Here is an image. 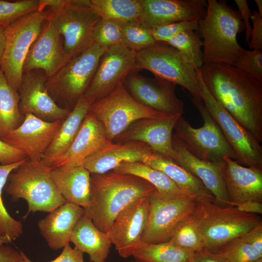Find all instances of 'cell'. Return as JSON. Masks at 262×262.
Wrapping results in <instances>:
<instances>
[{"instance_id": "6da1fadb", "label": "cell", "mask_w": 262, "mask_h": 262, "mask_svg": "<svg viewBox=\"0 0 262 262\" xmlns=\"http://www.w3.org/2000/svg\"><path fill=\"white\" fill-rule=\"evenodd\" d=\"M198 69L213 98L260 144L262 82L228 64H206Z\"/></svg>"}, {"instance_id": "7a4b0ae2", "label": "cell", "mask_w": 262, "mask_h": 262, "mask_svg": "<svg viewBox=\"0 0 262 262\" xmlns=\"http://www.w3.org/2000/svg\"><path fill=\"white\" fill-rule=\"evenodd\" d=\"M156 190L136 176L114 170L91 174V194L84 213L101 231L107 233L117 215L134 201Z\"/></svg>"}, {"instance_id": "3957f363", "label": "cell", "mask_w": 262, "mask_h": 262, "mask_svg": "<svg viewBox=\"0 0 262 262\" xmlns=\"http://www.w3.org/2000/svg\"><path fill=\"white\" fill-rule=\"evenodd\" d=\"M205 16L198 22L197 31L203 38V62L234 66L246 51L237 41L238 34L245 29L238 11L224 1L208 0Z\"/></svg>"}, {"instance_id": "277c9868", "label": "cell", "mask_w": 262, "mask_h": 262, "mask_svg": "<svg viewBox=\"0 0 262 262\" xmlns=\"http://www.w3.org/2000/svg\"><path fill=\"white\" fill-rule=\"evenodd\" d=\"M51 168L42 160L28 158L9 175L4 190L13 202L19 199L28 204L30 213H50L66 202L50 177Z\"/></svg>"}, {"instance_id": "5b68a950", "label": "cell", "mask_w": 262, "mask_h": 262, "mask_svg": "<svg viewBox=\"0 0 262 262\" xmlns=\"http://www.w3.org/2000/svg\"><path fill=\"white\" fill-rule=\"evenodd\" d=\"M193 216L203 239V249L214 252L240 238L262 221L257 214L236 207H221L213 201L198 199Z\"/></svg>"}, {"instance_id": "8992f818", "label": "cell", "mask_w": 262, "mask_h": 262, "mask_svg": "<svg viewBox=\"0 0 262 262\" xmlns=\"http://www.w3.org/2000/svg\"><path fill=\"white\" fill-rule=\"evenodd\" d=\"M44 10L46 20L63 37L69 61L94 43V29L101 18L90 7L89 0H60L57 7Z\"/></svg>"}, {"instance_id": "52a82bcc", "label": "cell", "mask_w": 262, "mask_h": 262, "mask_svg": "<svg viewBox=\"0 0 262 262\" xmlns=\"http://www.w3.org/2000/svg\"><path fill=\"white\" fill-rule=\"evenodd\" d=\"M193 103L203 120V125L195 128L182 115L177 120L172 138L191 155L210 162H220L226 158L236 160L233 149L200 98H192Z\"/></svg>"}, {"instance_id": "ba28073f", "label": "cell", "mask_w": 262, "mask_h": 262, "mask_svg": "<svg viewBox=\"0 0 262 262\" xmlns=\"http://www.w3.org/2000/svg\"><path fill=\"white\" fill-rule=\"evenodd\" d=\"M106 50L93 43L47 78L46 88L59 106L72 110L87 90Z\"/></svg>"}, {"instance_id": "9c48e42d", "label": "cell", "mask_w": 262, "mask_h": 262, "mask_svg": "<svg viewBox=\"0 0 262 262\" xmlns=\"http://www.w3.org/2000/svg\"><path fill=\"white\" fill-rule=\"evenodd\" d=\"M45 21L44 10H38L19 17L4 29L0 69L9 84L17 92L26 56Z\"/></svg>"}, {"instance_id": "30bf717a", "label": "cell", "mask_w": 262, "mask_h": 262, "mask_svg": "<svg viewBox=\"0 0 262 262\" xmlns=\"http://www.w3.org/2000/svg\"><path fill=\"white\" fill-rule=\"evenodd\" d=\"M88 111L103 124L107 137L111 142L137 120L167 114L139 102L129 93L123 83L105 97L93 102Z\"/></svg>"}, {"instance_id": "8fae6325", "label": "cell", "mask_w": 262, "mask_h": 262, "mask_svg": "<svg viewBox=\"0 0 262 262\" xmlns=\"http://www.w3.org/2000/svg\"><path fill=\"white\" fill-rule=\"evenodd\" d=\"M198 197L193 194L166 196L157 190L149 196V212L142 242H168L177 227L194 213Z\"/></svg>"}, {"instance_id": "7c38bea8", "label": "cell", "mask_w": 262, "mask_h": 262, "mask_svg": "<svg viewBox=\"0 0 262 262\" xmlns=\"http://www.w3.org/2000/svg\"><path fill=\"white\" fill-rule=\"evenodd\" d=\"M137 69H145L155 76L179 85L192 98H200L196 69L187 63L179 51L166 43H156L137 52Z\"/></svg>"}, {"instance_id": "4fadbf2b", "label": "cell", "mask_w": 262, "mask_h": 262, "mask_svg": "<svg viewBox=\"0 0 262 262\" xmlns=\"http://www.w3.org/2000/svg\"><path fill=\"white\" fill-rule=\"evenodd\" d=\"M199 92L207 110L215 120L241 165L262 169V147L253 136L239 124L212 96L196 69Z\"/></svg>"}, {"instance_id": "5bb4252c", "label": "cell", "mask_w": 262, "mask_h": 262, "mask_svg": "<svg viewBox=\"0 0 262 262\" xmlns=\"http://www.w3.org/2000/svg\"><path fill=\"white\" fill-rule=\"evenodd\" d=\"M136 54L137 52L122 44L106 50L82 97L93 103L123 83L129 74L138 71L136 66Z\"/></svg>"}, {"instance_id": "9a60e30c", "label": "cell", "mask_w": 262, "mask_h": 262, "mask_svg": "<svg viewBox=\"0 0 262 262\" xmlns=\"http://www.w3.org/2000/svg\"><path fill=\"white\" fill-rule=\"evenodd\" d=\"M123 84L134 99L147 107L170 115L184 113L183 102L177 96V85L172 82L133 72L125 78Z\"/></svg>"}, {"instance_id": "2e32d148", "label": "cell", "mask_w": 262, "mask_h": 262, "mask_svg": "<svg viewBox=\"0 0 262 262\" xmlns=\"http://www.w3.org/2000/svg\"><path fill=\"white\" fill-rule=\"evenodd\" d=\"M149 212L148 196L134 201L116 216L107 234L121 257L132 256L142 242Z\"/></svg>"}, {"instance_id": "e0dca14e", "label": "cell", "mask_w": 262, "mask_h": 262, "mask_svg": "<svg viewBox=\"0 0 262 262\" xmlns=\"http://www.w3.org/2000/svg\"><path fill=\"white\" fill-rule=\"evenodd\" d=\"M37 71L23 73L18 90L20 112L24 115L30 114L48 122L63 120L71 110L54 101L45 85L47 78Z\"/></svg>"}, {"instance_id": "ac0fdd59", "label": "cell", "mask_w": 262, "mask_h": 262, "mask_svg": "<svg viewBox=\"0 0 262 262\" xmlns=\"http://www.w3.org/2000/svg\"><path fill=\"white\" fill-rule=\"evenodd\" d=\"M182 115L166 114L156 118L137 120L116 136L112 142L139 141L173 160L176 152L172 144V132L177 120Z\"/></svg>"}, {"instance_id": "d6986e66", "label": "cell", "mask_w": 262, "mask_h": 262, "mask_svg": "<svg viewBox=\"0 0 262 262\" xmlns=\"http://www.w3.org/2000/svg\"><path fill=\"white\" fill-rule=\"evenodd\" d=\"M68 61L62 36L46 20L29 50L23 65V73L41 70L48 78Z\"/></svg>"}, {"instance_id": "ffe728a7", "label": "cell", "mask_w": 262, "mask_h": 262, "mask_svg": "<svg viewBox=\"0 0 262 262\" xmlns=\"http://www.w3.org/2000/svg\"><path fill=\"white\" fill-rule=\"evenodd\" d=\"M62 121L48 122L28 114L19 127L0 139L24 152L29 159L41 160Z\"/></svg>"}, {"instance_id": "44dd1931", "label": "cell", "mask_w": 262, "mask_h": 262, "mask_svg": "<svg viewBox=\"0 0 262 262\" xmlns=\"http://www.w3.org/2000/svg\"><path fill=\"white\" fill-rule=\"evenodd\" d=\"M139 21L147 28L182 21L200 20L205 16L206 0H141Z\"/></svg>"}, {"instance_id": "7402d4cb", "label": "cell", "mask_w": 262, "mask_h": 262, "mask_svg": "<svg viewBox=\"0 0 262 262\" xmlns=\"http://www.w3.org/2000/svg\"><path fill=\"white\" fill-rule=\"evenodd\" d=\"M112 143L107 137L103 124L88 111L70 147L49 167L82 165L89 157Z\"/></svg>"}, {"instance_id": "603a6c76", "label": "cell", "mask_w": 262, "mask_h": 262, "mask_svg": "<svg viewBox=\"0 0 262 262\" xmlns=\"http://www.w3.org/2000/svg\"><path fill=\"white\" fill-rule=\"evenodd\" d=\"M223 175L230 206L248 200L262 202V169L246 167L226 158Z\"/></svg>"}, {"instance_id": "cb8c5ba5", "label": "cell", "mask_w": 262, "mask_h": 262, "mask_svg": "<svg viewBox=\"0 0 262 262\" xmlns=\"http://www.w3.org/2000/svg\"><path fill=\"white\" fill-rule=\"evenodd\" d=\"M176 154L173 161L198 179L221 207L230 206L223 175L224 160L213 163L198 159L191 155L172 138Z\"/></svg>"}, {"instance_id": "d4e9b609", "label": "cell", "mask_w": 262, "mask_h": 262, "mask_svg": "<svg viewBox=\"0 0 262 262\" xmlns=\"http://www.w3.org/2000/svg\"><path fill=\"white\" fill-rule=\"evenodd\" d=\"M152 151L148 145L139 141L112 142L89 157L82 165L91 174H103L123 162H142Z\"/></svg>"}, {"instance_id": "484cf974", "label": "cell", "mask_w": 262, "mask_h": 262, "mask_svg": "<svg viewBox=\"0 0 262 262\" xmlns=\"http://www.w3.org/2000/svg\"><path fill=\"white\" fill-rule=\"evenodd\" d=\"M84 212L83 208L66 202L39 220L40 233L50 249L57 250L69 244L74 228Z\"/></svg>"}, {"instance_id": "4316f807", "label": "cell", "mask_w": 262, "mask_h": 262, "mask_svg": "<svg viewBox=\"0 0 262 262\" xmlns=\"http://www.w3.org/2000/svg\"><path fill=\"white\" fill-rule=\"evenodd\" d=\"M51 179L66 202L85 210L91 194V173L83 165L51 168Z\"/></svg>"}, {"instance_id": "83f0119b", "label": "cell", "mask_w": 262, "mask_h": 262, "mask_svg": "<svg viewBox=\"0 0 262 262\" xmlns=\"http://www.w3.org/2000/svg\"><path fill=\"white\" fill-rule=\"evenodd\" d=\"M91 101L82 97L64 119L52 141L42 156V161L48 167L70 147L82 121L88 112Z\"/></svg>"}, {"instance_id": "f1b7e54d", "label": "cell", "mask_w": 262, "mask_h": 262, "mask_svg": "<svg viewBox=\"0 0 262 262\" xmlns=\"http://www.w3.org/2000/svg\"><path fill=\"white\" fill-rule=\"evenodd\" d=\"M70 242L88 254L91 262H105L112 245L107 233L99 230L85 213L76 223Z\"/></svg>"}, {"instance_id": "f546056e", "label": "cell", "mask_w": 262, "mask_h": 262, "mask_svg": "<svg viewBox=\"0 0 262 262\" xmlns=\"http://www.w3.org/2000/svg\"><path fill=\"white\" fill-rule=\"evenodd\" d=\"M141 162L162 172L180 189L196 195L198 199L214 201L213 195L198 179L171 159L153 150Z\"/></svg>"}, {"instance_id": "4dcf8cb0", "label": "cell", "mask_w": 262, "mask_h": 262, "mask_svg": "<svg viewBox=\"0 0 262 262\" xmlns=\"http://www.w3.org/2000/svg\"><path fill=\"white\" fill-rule=\"evenodd\" d=\"M113 170L139 177L150 183L159 193L164 195L176 196L191 194L179 188L162 172L141 162H123Z\"/></svg>"}, {"instance_id": "1f68e13d", "label": "cell", "mask_w": 262, "mask_h": 262, "mask_svg": "<svg viewBox=\"0 0 262 262\" xmlns=\"http://www.w3.org/2000/svg\"><path fill=\"white\" fill-rule=\"evenodd\" d=\"M24 119L18 93L9 84L0 69V138L19 127Z\"/></svg>"}, {"instance_id": "d6a6232c", "label": "cell", "mask_w": 262, "mask_h": 262, "mask_svg": "<svg viewBox=\"0 0 262 262\" xmlns=\"http://www.w3.org/2000/svg\"><path fill=\"white\" fill-rule=\"evenodd\" d=\"M194 253L169 241L156 244L142 242L132 256L141 262H192Z\"/></svg>"}, {"instance_id": "836d02e7", "label": "cell", "mask_w": 262, "mask_h": 262, "mask_svg": "<svg viewBox=\"0 0 262 262\" xmlns=\"http://www.w3.org/2000/svg\"><path fill=\"white\" fill-rule=\"evenodd\" d=\"M91 9L102 19L125 23L138 20L141 0H89Z\"/></svg>"}, {"instance_id": "e575fe53", "label": "cell", "mask_w": 262, "mask_h": 262, "mask_svg": "<svg viewBox=\"0 0 262 262\" xmlns=\"http://www.w3.org/2000/svg\"><path fill=\"white\" fill-rule=\"evenodd\" d=\"M181 54L186 62L195 69H200L204 65L203 42L196 31L183 32L166 42Z\"/></svg>"}, {"instance_id": "d590c367", "label": "cell", "mask_w": 262, "mask_h": 262, "mask_svg": "<svg viewBox=\"0 0 262 262\" xmlns=\"http://www.w3.org/2000/svg\"><path fill=\"white\" fill-rule=\"evenodd\" d=\"M26 159L10 164H0V236L7 237L11 243L22 234L23 226L20 221L14 219L7 211L2 200V190L10 173Z\"/></svg>"}, {"instance_id": "8d00e7d4", "label": "cell", "mask_w": 262, "mask_h": 262, "mask_svg": "<svg viewBox=\"0 0 262 262\" xmlns=\"http://www.w3.org/2000/svg\"><path fill=\"white\" fill-rule=\"evenodd\" d=\"M192 214L177 227L169 242L182 248L196 252L204 249L203 239Z\"/></svg>"}, {"instance_id": "74e56055", "label": "cell", "mask_w": 262, "mask_h": 262, "mask_svg": "<svg viewBox=\"0 0 262 262\" xmlns=\"http://www.w3.org/2000/svg\"><path fill=\"white\" fill-rule=\"evenodd\" d=\"M122 44L138 52L154 45L151 30L138 20L124 23L122 27Z\"/></svg>"}, {"instance_id": "f35d334b", "label": "cell", "mask_w": 262, "mask_h": 262, "mask_svg": "<svg viewBox=\"0 0 262 262\" xmlns=\"http://www.w3.org/2000/svg\"><path fill=\"white\" fill-rule=\"evenodd\" d=\"M212 252L220 255L227 262H256L262 258V253L241 238Z\"/></svg>"}, {"instance_id": "ab89813d", "label": "cell", "mask_w": 262, "mask_h": 262, "mask_svg": "<svg viewBox=\"0 0 262 262\" xmlns=\"http://www.w3.org/2000/svg\"><path fill=\"white\" fill-rule=\"evenodd\" d=\"M123 23L100 18L93 31L94 43L107 50L122 44V32Z\"/></svg>"}, {"instance_id": "60d3db41", "label": "cell", "mask_w": 262, "mask_h": 262, "mask_svg": "<svg viewBox=\"0 0 262 262\" xmlns=\"http://www.w3.org/2000/svg\"><path fill=\"white\" fill-rule=\"evenodd\" d=\"M38 10L39 0H0V25L5 28L19 17Z\"/></svg>"}, {"instance_id": "b9f144b4", "label": "cell", "mask_w": 262, "mask_h": 262, "mask_svg": "<svg viewBox=\"0 0 262 262\" xmlns=\"http://www.w3.org/2000/svg\"><path fill=\"white\" fill-rule=\"evenodd\" d=\"M234 66L262 82V50H246Z\"/></svg>"}, {"instance_id": "7bdbcfd3", "label": "cell", "mask_w": 262, "mask_h": 262, "mask_svg": "<svg viewBox=\"0 0 262 262\" xmlns=\"http://www.w3.org/2000/svg\"><path fill=\"white\" fill-rule=\"evenodd\" d=\"M199 21H182L163 25L152 29L151 33L156 42L166 43L173 37L183 32L196 31Z\"/></svg>"}, {"instance_id": "ee69618b", "label": "cell", "mask_w": 262, "mask_h": 262, "mask_svg": "<svg viewBox=\"0 0 262 262\" xmlns=\"http://www.w3.org/2000/svg\"><path fill=\"white\" fill-rule=\"evenodd\" d=\"M22 262H34L31 261L22 251H20ZM49 262H84L83 253L76 247L72 248L69 244L63 248L61 254L55 259Z\"/></svg>"}, {"instance_id": "f6af8a7d", "label": "cell", "mask_w": 262, "mask_h": 262, "mask_svg": "<svg viewBox=\"0 0 262 262\" xmlns=\"http://www.w3.org/2000/svg\"><path fill=\"white\" fill-rule=\"evenodd\" d=\"M27 158V156L24 152L13 147L0 138V164H10L20 162Z\"/></svg>"}, {"instance_id": "bcb514c9", "label": "cell", "mask_w": 262, "mask_h": 262, "mask_svg": "<svg viewBox=\"0 0 262 262\" xmlns=\"http://www.w3.org/2000/svg\"><path fill=\"white\" fill-rule=\"evenodd\" d=\"M250 20L252 22L253 27L248 44L249 48L262 50V17L257 11L253 10Z\"/></svg>"}, {"instance_id": "7dc6e473", "label": "cell", "mask_w": 262, "mask_h": 262, "mask_svg": "<svg viewBox=\"0 0 262 262\" xmlns=\"http://www.w3.org/2000/svg\"><path fill=\"white\" fill-rule=\"evenodd\" d=\"M235 3L239 9V13L244 24L245 29V42L249 43L252 31L250 23L252 12L250 9L246 0H235Z\"/></svg>"}, {"instance_id": "c3c4849f", "label": "cell", "mask_w": 262, "mask_h": 262, "mask_svg": "<svg viewBox=\"0 0 262 262\" xmlns=\"http://www.w3.org/2000/svg\"><path fill=\"white\" fill-rule=\"evenodd\" d=\"M241 238L262 253V221L259 222Z\"/></svg>"}, {"instance_id": "681fc988", "label": "cell", "mask_w": 262, "mask_h": 262, "mask_svg": "<svg viewBox=\"0 0 262 262\" xmlns=\"http://www.w3.org/2000/svg\"><path fill=\"white\" fill-rule=\"evenodd\" d=\"M0 262H22L20 252L7 244L0 246Z\"/></svg>"}, {"instance_id": "f907efd6", "label": "cell", "mask_w": 262, "mask_h": 262, "mask_svg": "<svg viewBox=\"0 0 262 262\" xmlns=\"http://www.w3.org/2000/svg\"><path fill=\"white\" fill-rule=\"evenodd\" d=\"M192 262H227L220 255L203 249L195 252Z\"/></svg>"}, {"instance_id": "816d5d0a", "label": "cell", "mask_w": 262, "mask_h": 262, "mask_svg": "<svg viewBox=\"0 0 262 262\" xmlns=\"http://www.w3.org/2000/svg\"><path fill=\"white\" fill-rule=\"evenodd\" d=\"M262 202L255 200H248L242 202L236 206L238 210L249 213H262Z\"/></svg>"}, {"instance_id": "f5cc1de1", "label": "cell", "mask_w": 262, "mask_h": 262, "mask_svg": "<svg viewBox=\"0 0 262 262\" xmlns=\"http://www.w3.org/2000/svg\"><path fill=\"white\" fill-rule=\"evenodd\" d=\"M4 29L3 27L0 25V69L1 58L5 45Z\"/></svg>"}, {"instance_id": "db71d44e", "label": "cell", "mask_w": 262, "mask_h": 262, "mask_svg": "<svg viewBox=\"0 0 262 262\" xmlns=\"http://www.w3.org/2000/svg\"><path fill=\"white\" fill-rule=\"evenodd\" d=\"M256 5L257 6L258 11H257L261 16L262 17V0H255Z\"/></svg>"}, {"instance_id": "11a10c76", "label": "cell", "mask_w": 262, "mask_h": 262, "mask_svg": "<svg viewBox=\"0 0 262 262\" xmlns=\"http://www.w3.org/2000/svg\"><path fill=\"white\" fill-rule=\"evenodd\" d=\"M10 243L11 242L7 237L0 236V246L3 244H8Z\"/></svg>"}, {"instance_id": "9f6ffc18", "label": "cell", "mask_w": 262, "mask_h": 262, "mask_svg": "<svg viewBox=\"0 0 262 262\" xmlns=\"http://www.w3.org/2000/svg\"><path fill=\"white\" fill-rule=\"evenodd\" d=\"M125 262H141L138 261L134 259L133 260L128 261H126Z\"/></svg>"}, {"instance_id": "6f0895ef", "label": "cell", "mask_w": 262, "mask_h": 262, "mask_svg": "<svg viewBox=\"0 0 262 262\" xmlns=\"http://www.w3.org/2000/svg\"><path fill=\"white\" fill-rule=\"evenodd\" d=\"M256 262H262V258L260 259V260H259L258 261H257Z\"/></svg>"}]
</instances>
